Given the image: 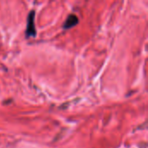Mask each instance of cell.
I'll list each match as a JSON object with an SVG mask.
<instances>
[{"label": "cell", "mask_w": 148, "mask_h": 148, "mask_svg": "<svg viewBox=\"0 0 148 148\" xmlns=\"http://www.w3.org/2000/svg\"><path fill=\"white\" fill-rule=\"evenodd\" d=\"M79 22V19L77 17V16L74 15V14H70L68 18L66 19L64 24H63V28L64 29H70L72 27H74L75 25H76Z\"/></svg>", "instance_id": "obj_2"}, {"label": "cell", "mask_w": 148, "mask_h": 148, "mask_svg": "<svg viewBox=\"0 0 148 148\" xmlns=\"http://www.w3.org/2000/svg\"><path fill=\"white\" fill-rule=\"evenodd\" d=\"M34 17H35V12L32 10L31 12H29V16H28V24H27V29H26L27 36H35L36 35Z\"/></svg>", "instance_id": "obj_1"}]
</instances>
